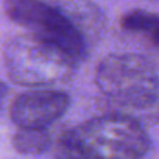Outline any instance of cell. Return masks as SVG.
Wrapping results in <instances>:
<instances>
[{
  "mask_svg": "<svg viewBox=\"0 0 159 159\" xmlns=\"http://www.w3.org/2000/svg\"><path fill=\"white\" fill-rule=\"evenodd\" d=\"M150 147V137L139 120L112 112L66 131L59 140V157L142 159Z\"/></svg>",
  "mask_w": 159,
  "mask_h": 159,
  "instance_id": "obj_1",
  "label": "cell"
},
{
  "mask_svg": "<svg viewBox=\"0 0 159 159\" xmlns=\"http://www.w3.org/2000/svg\"><path fill=\"white\" fill-rule=\"evenodd\" d=\"M95 83L119 114H142L159 92V76L153 64L136 53H112L97 66Z\"/></svg>",
  "mask_w": 159,
  "mask_h": 159,
  "instance_id": "obj_2",
  "label": "cell"
},
{
  "mask_svg": "<svg viewBox=\"0 0 159 159\" xmlns=\"http://www.w3.org/2000/svg\"><path fill=\"white\" fill-rule=\"evenodd\" d=\"M7 72L22 86H52L73 76L76 61L59 47L33 34H20L3 47Z\"/></svg>",
  "mask_w": 159,
  "mask_h": 159,
  "instance_id": "obj_3",
  "label": "cell"
},
{
  "mask_svg": "<svg viewBox=\"0 0 159 159\" xmlns=\"http://www.w3.org/2000/svg\"><path fill=\"white\" fill-rule=\"evenodd\" d=\"M3 10L30 34L59 47L76 62L86 58L88 45L81 31L58 8L42 0H3Z\"/></svg>",
  "mask_w": 159,
  "mask_h": 159,
  "instance_id": "obj_4",
  "label": "cell"
},
{
  "mask_svg": "<svg viewBox=\"0 0 159 159\" xmlns=\"http://www.w3.org/2000/svg\"><path fill=\"white\" fill-rule=\"evenodd\" d=\"M70 108L69 94L58 89L30 91L20 94L11 105V119L19 128L47 129Z\"/></svg>",
  "mask_w": 159,
  "mask_h": 159,
  "instance_id": "obj_5",
  "label": "cell"
},
{
  "mask_svg": "<svg viewBox=\"0 0 159 159\" xmlns=\"http://www.w3.org/2000/svg\"><path fill=\"white\" fill-rule=\"evenodd\" d=\"M122 28L143 36L156 50H159V14L134 10L122 17Z\"/></svg>",
  "mask_w": 159,
  "mask_h": 159,
  "instance_id": "obj_6",
  "label": "cell"
},
{
  "mask_svg": "<svg viewBox=\"0 0 159 159\" xmlns=\"http://www.w3.org/2000/svg\"><path fill=\"white\" fill-rule=\"evenodd\" d=\"M13 145L22 154H42L52 147V136L41 128H19L13 137Z\"/></svg>",
  "mask_w": 159,
  "mask_h": 159,
  "instance_id": "obj_7",
  "label": "cell"
},
{
  "mask_svg": "<svg viewBox=\"0 0 159 159\" xmlns=\"http://www.w3.org/2000/svg\"><path fill=\"white\" fill-rule=\"evenodd\" d=\"M8 92H10L8 84H5V83L0 81V111H2V108H3V105H5V100H7V97H8Z\"/></svg>",
  "mask_w": 159,
  "mask_h": 159,
  "instance_id": "obj_8",
  "label": "cell"
},
{
  "mask_svg": "<svg viewBox=\"0 0 159 159\" xmlns=\"http://www.w3.org/2000/svg\"><path fill=\"white\" fill-rule=\"evenodd\" d=\"M58 159H69V157H58Z\"/></svg>",
  "mask_w": 159,
  "mask_h": 159,
  "instance_id": "obj_9",
  "label": "cell"
}]
</instances>
